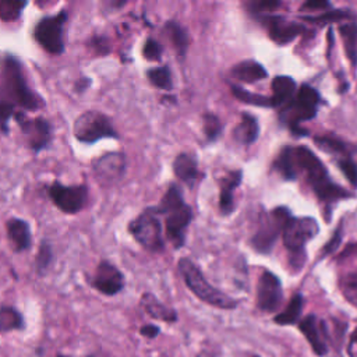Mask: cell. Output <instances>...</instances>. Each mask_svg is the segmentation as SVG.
<instances>
[{
	"label": "cell",
	"instance_id": "obj_1",
	"mask_svg": "<svg viewBox=\"0 0 357 357\" xmlns=\"http://www.w3.org/2000/svg\"><path fill=\"white\" fill-rule=\"evenodd\" d=\"M0 98L15 109L33 112L43 107V99L28 84L22 63L13 54L1 61Z\"/></svg>",
	"mask_w": 357,
	"mask_h": 357
},
{
	"label": "cell",
	"instance_id": "obj_2",
	"mask_svg": "<svg viewBox=\"0 0 357 357\" xmlns=\"http://www.w3.org/2000/svg\"><path fill=\"white\" fill-rule=\"evenodd\" d=\"M293 159L296 163L297 174H304L307 183L314 190L315 195L326 204L335 202L342 198H347L351 194L343 187L335 184L322 162L305 146H291Z\"/></svg>",
	"mask_w": 357,
	"mask_h": 357
},
{
	"label": "cell",
	"instance_id": "obj_3",
	"mask_svg": "<svg viewBox=\"0 0 357 357\" xmlns=\"http://www.w3.org/2000/svg\"><path fill=\"white\" fill-rule=\"evenodd\" d=\"M158 213H163L165 218V231L167 240L180 248L184 243V231L188 227L192 212L191 208L183 201V197L177 187L172 185L163 195L160 205L156 206Z\"/></svg>",
	"mask_w": 357,
	"mask_h": 357
},
{
	"label": "cell",
	"instance_id": "obj_4",
	"mask_svg": "<svg viewBox=\"0 0 357 357\" xmlns=\"http://www.w3.org/2000/svg\"><path fill=\"white\" fill-rule=\"evenodd\" d=\"M178 271L188 286V289L202 301L219 307V308H234L237 305V301L231 298L230 296L225 294L223 291L215 289L202 275L199 268L188 258H181L178 261Z\"/></svg>",
	"mask_w": 357,
	"mask_h": 357
},
{
	"label": "cell",
	"instance_id": "obj_5",
	"mask_svg": "<svg viewBox=\"0 0 357 357\" xmlns=\"http://www.w3.org/2000/svg\"><path fill=\"white\" fill-rule=\"evenodd\" d=\"M319 100L321 98L312 86L301 85V88L296 92V96L287 105H284L280 113L283 123L290 126L294 134L305 135L307 131L298 128V124L300 121L315 117Z\"/></svg>",
	"mask_w": 357,
	"mask_h": 357
},
{
	"label": "cell",
	"instance_id": "obj_6",
	"mask_svg": "<svg viewBox=\"0 0 357 357\" xmlns=\"http://www.w3.org/2000/svg\"><path fill=\"white\" fill-rule=\"evenodd\" d=\"M68 20V11L60 10L57 14L42 17L33 28V39L49 54L59 56L64 52V26Z\"/></svg>",
	"mask_w": 357,
	"mask_h": 357
},
{
	"label": "cell",
	"instance_id": "obj_7",
	"mask_svg": "<svg viewBox=\"0 0 357 357\" xmlns=\"http://www.w3.org/2000/svg\"><path fill=\"white\" fill-rule=\"evenodd\" d=\"M73 134L77 141L86 145H93L103 138H119L109 116L98 110L82 112L73 124Z\"/></svg>",
	"mask_w": 357,
	"mask_h": 357
},
{
	"label": "cell",
	"instance_id": "obj_8",
	"mask_svg": "<svg viewBox=\"0 0 357 357\" xmlns=\"http://www.w3.org/2000/svg\"><path fill=\"white\" fill-rule=\"evenodd\" d=\"M319 227L312 218H290L282 229L283 243L294 259V266L300 268L304 262V245L318 233Z\"/></svg>",
	"mask_w": 357,
	"mask_h": 357
},
{
	"label": "cell",
	"instance_id": "obj_9",
	"mask_svg": "<svg viewBox=\"0 0 357 357\" xmlns=\"http://www.w3.org/2000/svg\"><path fill=\"white\" fill-rule=\"evenodd\" d=\"M128 231L137 243L149 251H160L163 248L162 223L156 208H148L132 219L128 225Z\"/></svg>",
	"mask_w": 357,
	"mask_h": 357
},
{
	"label": "cell",
	"instance_id": "obj_10",
	"mask_svg": "<svg viewBox=\"0 0 357 357\" xmlns=\"http://www.w3.org/2000/svg\"><path fill=\"white\" fill-rule=\"evenodd\" d=\"M47 194L54 206L67 215L81 212L89 201V191L85 184L66 185L60 181H53L47 187Z\"/></svg>",
	"mask_w": 357,
	"mask_h": 357
},
{
	"label": "cell",
	"instance_id": "obj_11",
	"mask_svg": "<svg viewBox=\"0 0 357 357\" xmlns=\"http://www.w3.org/2000/svg\"><path fill=\"white\" fill-rule=\"evenodd\" d=\"M14 120L21 130V134L25 139L26 146L38 153L46 149L53 138L52 126L45 117H33L29 119L25 112H15Z\"/></svg>",
	"mask_w": 357,
	"mask_h": 357
},
{
	"label": "cell",
	"instance_id": "obj_12",
	"mask_svg": "<svg viewBox=\"0 0 357 357\" xmlns=\"http://www.w3.org/2000/svg\"><path fill=\"white\" fill-rule=\"evenodd\" d=\"M291 218L287 208H275L269 216H264L259 223L257 233L254 234L251 243L252 247L259 252H269L278 234L282 231L286 222Z\"/></svg>",
	"mask_w": 357,
	"mask_h": 357
},
{
	"label": "cell",
	"instance_id": "obj_13",
	"mask_svg": "<svg viewBox=\"0 0 357 357\" xmlns=\"http://www.w3.org/2000/svg\"><path fill=\"white\" fill-rule=\"evenodd\" d=\"M126 156L121 152H107L92 160V173L102 185H113L126 173Z\"/></svg>",
	"mask_w": 357,
	"mask_h": 357
},
{
	"label": "cell",
	"instance_id": "obj_14",
	"mask_svg": "<svg viewBox=\"0 0 357 357\" xmlns=\"http://www.w3.org/2000/svg\"><path fill=\"white\" fill-rule=\"evenodd\" d=\"M91 284L105 296H114L123 290L124 276L114 264L103 259L98 264L91 278Z\"/></svg>",
	"mask_w": 357,
	"mask_h": 357
},
{
	"label": "cell",
	"instance_id": "obj_15",
	"mask_svg": "<svg viewBox=\"0 0 357 357\" xmlns=\"http://www.w3.org/2000/svg\"><path fill=\"white\" fill-rule=\"evenodd\" d=\"M283 298L282 284L278 276L269 271H264L257 286V305L265 312L278 310Z\"/></svg>",
	"mask_w": 357,
	"mask_h": 357
},
{
	"label": "cell",
	"instance_id": "obj_16",
	"mask_svg": "<svg viewBox=\"0 0 357 357\" xmlns=\"http://www.w3.org/2000/svg\"><path fill=\"white\" fill-rule=\"evenodd\" d=\"M266 21L271 39L279 45L291 42L305 31V28L301 24L286 21L282 17H271Z\"/></svg>",
	"mask_w": 357,
	"mask_h": 357
},
{
	"label": "cell",
	"instance_id": "obj_17",
	"mask_svg": "<svg viewBox=\"0 0 357 357\" xmlns=\"http://www.w3.org/2000/svg\"><path fill=\"white\" fill-rule=\"evenodd\" d=\"M6 230H7V237L11 243V247L15 252H22L31 248L32 245L31 226L25 219L10 218L6 223Z\"/></svg>",
	"mask_w": 357,
	"mask_h": 357
},
{
	"label": "cell",
	"instance_id": "obj_18",
	"mask_svg": "<svg viewBox=\"0 0 357 357\" xmlns=\"http://www.w3.org/2000/svg\"><path fill=\"white\" fill-rule=\"evenodd\" d=\"M300 331L310 342L311 347L318 356H324L326 353V343H325V326L324 324L315 317L308 315L300 322Z\"/></svg>",
	"mask_w": 357,
	"mask_h": 357
},
{
	"label": "cell",
	"instance_id": "obj_19",
	"mask_svg": "<svg viewBox=\"0 0 357 357\" xmlns=\"http://www.w3.org/2000/svg\"><path fill=\"white\" fill-rule=\"evenodd\" d=\"M241 183V172L233 170L229 172L222 180H220V194H219V208L220 212L227 215L233 211L234 206V190Z\"/></svg>",
	"mask_w": 357,
	"mask_h": 357
},
{
	"label": "cell",
	"instance_id": "obj_20",
	"mask_svg": "<svg viewBox=\"0 0 357 357\" xmlns=\"http://www.w3.org/2000/svg\"><path fill=\"white\" fill-rule=\"evenodd\" d=\"M296 95V82L291 77L278 75L272 81V106L287 105Z\"/></svg>",
	"mask_w": 357,
	"mask_h": 357
},
{
	"label": "cell",
	"instance_id": "obj_21",
	"mask_svg": "<svg viewBox=\"0 0 357 357\" xmlns=\"http://www.w3.org/2000/svg\"><path fill=\"white\" fill-rule=\"evenodd\" d=\"M231 75L243 82H257L266 78L268 73L262 64L254 60H244L231 68Z\"/></svg>",
	"mask_w": 357,
	"mask_h": 357
},
{
	"label": "cell",
	"instance_id": "obj_22",
	"mask_svg": "<svg viewBox=\"0 0 357 357\" xmlns=\"http://www.w3.org/2000/svg\"><path fill=\"white\" fill-rule=\"evenodd\" d=\"M174 174L188 185H192L198 177L197 160L188 153H180L173 162Z\"/></svg>",
	"mask_w": 357,
	"mask_h": 357
},
{
	"label": "cell",
	"instance_id": "obj_23",
	"mask_svg": "<svg viewBox=\"0 0 357 357\" xmlns=\"http://www.w3.org/2000/svg\"><path fill=\"white\" fill-rule=\"evenodd\" d=\"M258 132H259V127H258L257 119L248 113H244L241 116L240 123L236 126L233 135L238 144L250 145L257 139Z\"/></svg>",
	"mask_w": 357,
	"mask_h": 357
},
{
	"label": "cell",
	"instance_id": "obj_24",
	"mask_svg": "<svg viewBox=\"0 0 357 357\" xmlns=\"http://www.w3.org/2000/svg\"><path fill=\"white\" fill-rule=\"evenodd\" d=\"M141 305L145 310V312L148 315H151L152 318L156 319H162V321H176V312L174 310L166 307L165 304H162L153 294L151 293H145L141 298Z\"/></svg>",
	"mask_w": 357,
	"mask_h": 357
},
{
	"label": "cell",
	"instance_id": "obj_25",
	"mask_svg": "<svg viewBox=\"0 0 357 357\" xmlns=\"http://www.w3.org/2000/svg\"><path fill=\"white\" fill-rule=\"evenodd\" d=\"M24 328V318L20 311L11 305L0 307V333L20 331Z\"/></svg>",
	"mask_w": 357,
	"mask_h": 357
},
{
	"label": "cell",
	"instance_id": "obj_26",
	"mask_svg": "<svg viewBox=\"0 0 357 357\" xmlns=\"http://www.w3.org/2000/svg\"><path fill=\"white\" fill-rule=\"evenodd\" d=\"M275 170L286 180H294L297 178V169H296V163L293 159V153H291V146H286L282 149V152L279 153L278 159L273 163Z\"/></svg>",
	"mask_w": 357,
	"mask_h": 357
},
{
	"label": "cell",
	"instance_id": "obj_27",
	"mask_svg": "<svg viewBox=\"0 0 357 357\" xmlns=\"http://www.w3.org/2000/svg\"><path fill=\"white\" fill-rule=\"evenodd\" d=\"M339 31L344 43L347 59L353 66H356L357 64V24H353V22L343 24L340 25Z\"/></svg>",
	"mask_w": 357,
	"mask_h": 357
},
{
	"label": "cell",
	"instance_id": "obj_28",
	"mask_svg": "<svg viewBox=\"0 0 357 357\" xmlns=\"http://www.w3.org/2000/svg\"><path fill=\"white\" fill-rule=\"evenodd\" d=\"M303 310V297L300 294H294L287 304V307L275 317V322L279 325H290L294 324L301 314Z\"/></svg>",
	"mask_w": 357,
	"mask_h": 357
},
{
	"label": "cell",
	"instance_id": "obj_29",
	"mask_svg": "<svg viewBox=\"0 0 357 357\" xmlns=\"http://www.w3.org/2000/svg\"><path fill=\"white\" fill-rule=\"evenodd\" d=\"M166 33H167L169 39L172 40L174 49L177 50L178 56L184 57L185 56V50H187V45H188L185 31L177 22L169 21L166 24Z\"/></svg>",
	"mask_w": 357,
	"mask_h": 357
},
{
	"label": "cell",
	"instance_id": "obj_30",
	"mask_svg": "<svg viewBox=\"0 0 357 357\" xmlns=\"http://www.w3.org/2000/svg\"><path fill=\"white\" fill-rule=\"evenodd\" d=\"M315 144L324 149L325 152H329L332 155H337L342 158H346L347 155V146L344 142H342L339 138L332 135H319L314 138Z\"/></svg>",
	"mask_w": 357,
	"mask_h": 357
},
{
	"label": "cell",
	"instance_id": "obj_31",
	"mask_svg": "<svg viewBox=\"0 0 357 357\" xmlns=\"http://www.w3.org/2000/svg\"><path fill=\"white\" fill-rule=\"evenodd\" d=\"M53 259H54V254H53L52 245L46 240H42L39 250L36 252V257H35V264H33L35 271L39 275H45L46 271L50 268Z\"/></svg>",
	"mask_w": 357,
	"mask_h": 357
},
{
	"label": "cell",
	"instance_id": "obj_32",
	"mask_svg": "<svg viewBox=\"0 0 357 357\" xmlns=\"http://www.w3.org/2000/svg\"><path fill=\"white\" fill-rule=\"evenodd\" d=\"M146 77L153 86H156L159 89H165V91L172 89V74L166 66L148 70Z\"/></svg>",
	"mask_w": 357,
	"mask_h": 357
},
{
	"label": "cell",
	"instance_id": "obj_33",
	"mask_svg": "<svg viewBox=\"0 0 357 357\" xmlns=\"http://www.w3.org/2000/svg\"><path fill=\"white\" fill-rule=\"evenodd\" d=\"M231 92L243 103H248V105H252V106H265V107L272 106L271 98L262 96V95H258V93H251V92H248V91H245L240 86L233 85Z\"/></svg>",
	"mask_w": 357,
	"mask_h": 357
},
{
	"label": "cell",
	"instance_id": "obj_34",
	"mask_svg": "<svg viewBox=\"0 0 357 357\" xmlns=\"http://www.w3.org/2000/svg\"><path fill=\"white\" fill-rule=\"evenodd\" d=\"M26 1H14V0H3L0 1V20L8 22L20 18L22 10L26 7Z\"/></svg>",
	"mask_w": 357,
	"mask_h": 357
},
{
	"label": "cell",
	"instance_id": "obj_35",
	"mask_svg": "<svg viewBox=\"0 0 357 357\" xmlns=\"http://www.w3.org/2000/svg\"><path fill=\"white\" fill-rule=\"evenodd\" d=\"M340 290L344 296V298L357 307V271L349 272L340 279Z\"/></svg>",
	"mask_w": 357,
	"mask_h": 357
},
{
	"label": "cell",
	"instance_id": "obj_36",
	"mask_svg": "<svg viewBox=\"0 0 357 357\" xmlns=\"http://www.w3.org/2000/svg\"><path fill=\"white\" fill-rule=\"evenodd\" d=\"M222 131V124L218 116L212 113H205L204 114V132L209 141H213L219 137Z\"/></svg>",
	"mask_w": 357,
	"mask_h": 357
},
{
	"label": "cell",
	"instance_id": "obj_37",
	"mask_svg": "<svg viewBox=\"0 0 357 357\" xmlns=\"http://www.w3.org/2000/svg\"><path fill=\"white\" fill-rule=\"evenodd\" d=\"M142 54L149 61H158L160 59V54H162V46L159 45L158 40H155L152 38H148L144 43Z\"/></svg>",
	"mask_w": 357,
	"mask_h": 357
},
{
	"label": "cell",
	"instance_id": "obj_38",
	"mask_svg": "<svg viewBox=\"0 0 357 357\" xmlns=\"http://www.w3.org/2000/svg\"><path fill=\"white\" fill-rule=\"evenodd\" d=\"M337 165H339V169L342 170V173L344 174V177L353 185H357V165L351 159H349L347 156L342 158Z\"/></svg>",
	"mask_w": 357,
	"mask_h": 357
},
{
	"label": "cell",
	"instance_id": "obj_39",
	"mask_svg": "<svg viewBox=\"0 0 357 357\" xmlns=\"http://www.w3.org/2000/svg\"><path fill=\"white\" fill-rule=\"evenodd\" d=\"M14 114L15 107L0 99V131H3L4 134L8 132V123L11 117H14Z\"/></svg>",
	"mask_w": 357,
	"mask_h": 357
},
{
	"label": "cell",
	"instance_id": "obj_40",
	"mask_svg": "<svg viewBox=\"0 0 357 357\" xmlns=\"http://www.w3.org/2000/svg\"><path fill=\"white\" fill-rule=\"evenodd\" d=\"M350 17V13L347 10H333V11H326L325 14L319 17H304L305 21H319V22H328V21H335V20H343Z\"/></svg>",
	"mask_w": 357,
	"mask_h": 357
},
{
	"label": "cell",
	"instance_id": "obj_41",
	"mask_svg": "<svg viewBox=\"0 0 357 357\" xmlns=\"http://www.w3.org/2000/svg\"><path fill=\"white\" fill-rule=\"evenodd\" d=\"M280 1H271V0H262V1H252L250 3V7L255 13H262V11H273L278 7H280Z\"/></svg>",
	"mask_w": 357,
	"mask_h": 357
},
{
	"label": "cell",
	"instance_id": "obj_42",
	"mask_svg": "<svg viewBox=\"0 0 357 357\" xmlns=\"http://www.w3.org/2000/svg\"><path fill=\"white\" fill-rule=\"evenodd\" d=\"M89 45H91L92 49H95L96 54H100V56L107 54L109 50H110L109 42H107V39H106L105 36H93V38L91 39V43H89Z\"/></svg>",
	"mask_w": 357,
	"mask_h": 357
},
{
	"label": "cell",
	"instance_id": "obj_43",
	"mask_svg": "<svg viewBox=\"0 0 357 357\" xmlns=\"http://www.w3.org/2000/svg\"><path fill=\"white\" fill-rule=\"evenodd\" d=\"M340 241H342V227L339 226V227L335 230V233H333L331 241H328V243L325 244V247H324V254L333 252V251L340 245Z\"/></svg>",
	"mask_w": 357,
	"mask_h": 357
},
{
	"label": "cell",
	"instance_id": "obj_44",
	"mask_svg": "<svg viewBox=\"0 0 357 357\" xmlns=\"http://www.w3.org/2000/svg\"><path fill=\"white\" fill-rule=\"evenodd\" d=\"M328 7H331V3H328V1H324V0H310V1H305L301 6V11H304V10L317 11V10H324V8H328Z\"/></svg>",
	"mask_w": 357,
	"mask_h": 357
},
{
	"label": "cell",
	"instance_id": "obj_45",
	"mask_svg": "<svg viewBox=\"0 0 357 357\" xmlns=\"http://www.w3.org/2000/svg\"><path fill=\"white\" fill-rule=\"evenodd\" d=\"M89 85H91V79H89L88 77H81V78H78V79L75 81L74 89L81 93V92H85V91L89 88Z\"/></svg>",
	"mask_w": 357,
	"mask_h": 357
},
{
	"label": "cell",
	"instance_id": "obj_46",
	"mask_svg": "<svg viewBox=\"0 0 357 357\" xmlns=\"http://www.w3.org/2000/svg\"><path fill=\"white\" fill-rule=\"evenodd\" d=\"M159 333V328L155 325H145L141 328V335L146 336V337H155Z\"/></svg>",
	"mask_w": 357,
	"mask_h": 357
},
{
	"label": "cell",
	"instance_id": "obj_47",
	"mask_svg": "<svg viewBox=\"0 0 357 357\" xmlns=\"http://www.w3.org/2000/svg\"><path fill=\"white\" fill-rule=\"evenodd\" d=\"M354 254H357V243H356V244H349V245L343 250V252L340 254V257H342V259H344V258L353 257Z\"/></svg>",
	"mask_w": 357,
	"mask_h": 357
},
{
	"label": "cell",
	"instance_id": "obj_48",
	"mask_svg": "<svg viewBox=\"0 0 357 357\" xmlns=\"http://www.w3.org/2000/svg\"><path fill=\"white\" fill-rule=\"evenodd\" d=\"M354 343H357V329L354 331V333H353V336H351V342H350V347L354 344Z\"/></svg>",
	"mask_w": 357,
	"mask_h": 357
},
{
	"label": "cell",
	"instance_id": "obj_49",
	"mask_svg": "<svg viewBox=\"0 0 357 357\" xmlns=\"http://www.w3.org/2000/svg\"><path fill=\"white\" fill-rule=\"evenodd\" d=\"M59 357H64V356H59Z\"/></svg>",
	"mask_w": 357,
	"mask_h": 357
}]
</instances>
